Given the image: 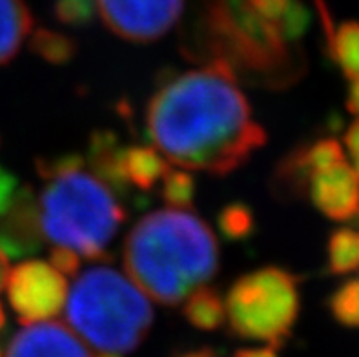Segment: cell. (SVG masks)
Here are the masks:
<instances>
[{"label":"cell","instance_id":"3957f363","mask_svg":"<svg viewBox=\"0 0 359 357\" xmlns=\"http://www.w3.org/2000/svg\"><path fill=\"white\" fill-rule=\"evenodd\" d=\"M188 53L219 64L239 82L281 90L303 73L296 44L248 0H206Z\"/></svg>","mask_w":359,"mask_h":357},{"label":"cell","instance_id":"ac0fdd59","mask_svg":"<svg viewBox=\"0 0 359 357\" xmlns=\"http://www.w3.org/2000/svg\"><path fill=\"white\" fill-rule=\"evenodd\" d=\"M77 41L66 33L53 32L48 27L36 29L29 36V50L41 57L46 62L55 64V66H62L68 64L69 60L77 53Z\"/></svg>","mask_w":359,"mask_h":357},{"label":"cell","instance_id":"7a4b0ae2","mask_svg":"<svg viewBox=\"0 0 359 357\" xmlns=\"http://www.w3.org/2000/svg\"><path fill=\"white\" fill-rule=\"evenodd\" d=\"M123 261L148 297L175 307L217 274V237L191 210H155L130 230Z\"/></svg>","mask_w":359,"mask_h":357},{"label":"cell","instance_id":"484cf974","mask_svg":"<svg viewBox=\"0 0 359 357\" xmlns=\"http://www.w3.org/2000/svg\"><path fill=\"white\" fill-rule=\"evenodd\" d=\"M345 144L346 149H348L352 163H354L355 173L359 175V119L355 122H352V126L346 130Z\"/></svg>","mask_w":359,"mask_h":357},{"label":"cell","instance_id":"44dd1931","mask_svg":"<svg viewBox=\"0 0 359 357\" xmlns=\"http://www.w3.org/2000/svg\"><path fill=\"white\" fill-rule=\"evenodd\" d=\"M217 228L228 241H243L254 234L255 215L243 203L226 204L217 215Z\"/></svg>","mask_w":359,"mask_h":357},{"label":"cell","instance_id":"f546056e","mask_svg":"<svg viewBox=\"0 0 359 357\" xmlns=\"http://www.w3.org/2000/svg\"><path fill=\"white\" fill-rule=\"evenodd\" d=\"M9 271V257L0 250V290L6 286V277Z\"/></svg>","mask_w":359,"mask_h":357},{"label":"cell","instance_id":"5bb4252c","mask_svg":"<svg viewBox=\"0 0 359 357\" xmlns=\"http://www.w3.org/2000/svg\"><path fill=\"white\" fill-rule=\"evenodd\" d=\"M316 2H318L325 29H327L330 59L339 66V69L348 81H354L359 77V22L348 20V22L339 24L337 27H332L323 0H316Z\"/></svg>","mask_w":359,"mask_h":357},{"label":"cell","instance_id":"4316f807","mask_svg":"<svg viewBox=\"0 0 359 357\" xmlns=\"http://www.w3.org/2000/svg\"><path fill=\"white\" fill-rule=\"evenodd\" d=\"M233 357H279L278 349L269 344L264 349H245V350H237Z\"/></svg>","mask_w":359,"mask_h":357},{"label":"cell","instance_id":"d6986e66","mask_svg":"<svg viewBox=\"0 0 359 357\" xmlns=\"http://www.w3.org/2000/svg\"><path fill=\"white\" fill-rule=\"evenodd\" d=\"M328 267L332 274L345 276L359 268V234L348 228L332 231L327 244Z\"/></svg>","mask_w":359,"mask_h":357},{"label":"cell","instance_id":"7c38bea8","mask_svg":"<svg viewBox=\"0 0 359 357\" xmlns=\"http://www.w3.org/2000/svg\"><path fill=\"white\" fill-rule=\"evenodd\" d=\"M42 241L39 199L32 186H22L13 208L0 217V250L8 257H24L41 248Z\"/></svg>","mask_w":359,"mask_h":357},{"label":"cell","instance_id":"8fae6325","mask_svg":"<svg viewBox=\"0 0 359 357\" xmlns=\"http://www.w3.org/2000/svg\"><path fill=\"white\" fill-rule=\"evenodd\" d=\"M6 357H93L77 334L62 323H32L18 330Z\"/></svg>","mask_w":359,"mask_h":357},{"label":"cell","instance_id":"52a82bcc","mask_svg":"<svg viewBox=\"0 0 359 357\" xmlns=\"http://www.w3.org/2000/svg\"><path fill=\"white\" fill-rule=\"evenodd\" d=\"M8 301L20 323L50 321L66 307L68 281L50 262L27 259L9 268L6 277Z\"/></svg>","mask_w":359,"mask_h":357},{"label":"cell","instance_id":"4dcf8cb0","mask_svg":"<svg viewBox=\"0 0 359 357\" xmlns=\"http://www.w3.org/2000/svg\"><path fill=\"white\" fill-rule=\"evenodd\" d=\"M99 357H121V353H104V352H100Z\"/></svg>","mask_w":359,"mask_h":357},{"label":"cell","instance_id":"cb8c5ba5","mask_svg":"<svg viewBox=\"0 0 359 357\" xmlns=\"http://www.w3.org/2000/svg\"><path fill=\"white\" fill-rule=\"evenodd\" d=\"M20 191L22 186L18 182V177L9 172L8 168L0 166V217H4L13 208Z\"/></svg>","mask_w":359,"mask_h":357},{"label":"cell","instance_id":"6da1fadb","mask_svg":"<svg viewBox=\"0 0 359 357\" xmlns=\"http://www.w3.org/2000/svg\"><path fill=\"white\" fill-rule=\"evenodd\" d=\"M146 126L170 163L184 170L228 175L266 144L239 81L219 64L168 79L151 95Z\"/></svg>","mask_w":359,"mask_h":357},{"label":"cell","instance_id":"ffe728a7","mask_svg":"<svg viewBox=\"0 0 359 357\" xmlns=\"http://www.w3.org/2000/svg\"><path fill=\"white\" fill-rule=\"evenodd\" d=\"M161 197L168 208L191 210L196 199V181L184 168H172L163 177Z\"/></svg>","mask_w":359,"mask_h":357},{"label":"cell","instance_id":"277c9868","mask_svg":"<svg viewBox=\"0 0 359 357\" xmlns=\"http://www.w3.org/2000/svg\"><path fill=\"white\" fill-rule=\"evenodd\" d=\"M64 308L72 330L104 353L132 352L154 325L150 297L130 277L104 264L82 271Z\"/></svg>","mask_w":359,"mask_h":357},{"label":"cell","instance_id":"30bf717a","mask_svg":"<svg viewBox=\"0 0 359 357\" xmlns=\"http://www.w3.org/2000/svg\"><path fill=\"white\" fill-rule=\"evenodd\" d=\"M306 197L334 221H348L359 212V175L346 159L310 175Z\"/></svg>","mask_w":359,"mask_h":357},{"label":"cell","instance_id":"2e32d148","mask_svg":"<svg viewBox=\"0 0 359 357\" xmlns=\"http://www.w3.org/2000/svg\"><path fill=\"white\" fill-rule=\"evenodd\" d=\"M33 32V15L26 0H0V66L15 59Z\"/></svg>","mask_w":359,"mask_h":357},{"label":"cell","instance_id":"5b68a950","mask_svg":"<svg viewBox=\"0 0 359 357\" xmlns=\"http://www.w3.org/2000/svg\"><path fill=\"white\" fill-rule=\"evenodd\" d=\"M82 168L46 177L44 190L36 197L39 221L44 241L99 261L106 257L126 212L117 195Z\"/></svg>","mask_w":359,"mask_h":357},{"label":"cell","instance_id":"83f0119b","mask_svg":"<svg viewBox=\"0 0 359 357\" xmlns=\"http://www.w3.org/2000/svg\"><path fill=\"white\" fill-rule=\"evenodd\" d=\"M351 82V90H348V97H346V108L351 114L359 117V77Z\"/></svg>","mask_w":359,"mask_h":357},{"label":"cell","instance_id":"7402d4cb","mask_svg":"<svg viewBox=\"0 0 359 357\" xmlns=\"http://www.w3.org/2000/svg\"><path fill=\"white\" fill-rule=\"evenodd\" d=\"M328 308L339 325L359 328V279L343 283L328 299Z\"/></svg>","mask_w":359,"mask_h":357},{"label":"cell","instance_id":"603a6c76","mask_svg":"<svg viewBox=\"0 0 359 357\" xmlns=\"http://www.w3.org/2000/svg\"><path fill=\"white\" fill-rule=\"evenodd\" d=\"M53 11L57 20L66 26H88L97 17V0H55Z\"/></svg>","mask_w":359,"mask_h":357},{"label":"cell","instance_id":"9c48e42d","mask_svg":"<svg viewBox=\"0 0 359 357\" xmlns=\"http://www.w3.org/2000/svg\"><path fill=\"white\" fill-rule=\"evenodd\" d=\"M345 151L336 139H319L305 142L288 151L273 170L272 194L281 199H301L306 195L310 175L318 170L343 161Z\"/></svg>","mask_w":359,"mask_h":357},{"label":"cell","instance_id":"4fadbf2b","mask_svg":"<svg viewBox=\"0 0 359 357\" xmlns=\"http://www.w3.org/2000/svg\"><path fill=\"white\" fill-rule=\"evenodd\" d=\"M123 149L124 146L118 144L117 137L109 131H97L88 149L93 175L99 177L115 195H126L132 188L123 172Z\"/></svg>","mask_w":359,"mask_h":357},{"label":"cell","instance_id":"8992f818","mask_svg":"<svg viewBox=\"0 0 359 357\" xmlns=\"http://www.w3.org/2000/svg\"><path fill=\"white\" fill-rule=\"evenodd\" d=\"M224 307L228 328L236 337L264 341L279 349L299 316L297 279L283 268H259L230 286Z\"/></svg>","mask_w":359,"mask_h":357},{"label":"cell","instance_id":"d4e9b609","mask_svg":"<svg viewBox=\"0 0 359 357\" xmlns=\"http://www.w3.org/2000/svg\"><path fill=\"white\" fill-rule=\"evenodd\" d=\"M50 264L62 276H75L81 268V255L68 246H53L50 252Z\"/></svg>","mask_w":359,"mask_h":357},{"label":"cell","instance_id":"ba28073f","mask_svg":"<svg viewBox=\"0 0 359 357\" xmlns=\"http://www.w3.org/2000/svg\"><path fill=\"white\" fill-rule=\"evenodd\" d=\"M184 0H97V13L124 41L154 42L179 22Z\"/></svg>","mask_w":359,"mask_h":357},{"label":"cell","instance_id":"e0dca14e","mask_svg":"<svg viewBox=\"0 0 359 357\" xmlns=\"http://www.w3.org/2000/svg\"><path fill=\"white\" fill-rule=\"evenodd\" d=\"M182 314L191 326L199 330H215L226 321L224 299L212 286H199L187 297Z\"/></svg>","mask_w":359,"mask_h":357},{"label":"cell","instance_id":"9a60e30c","mask_svg":"<svg viewBox=\"0 0 359 357\" xmlns=\"http://www.w3.org/2000/svg\"><path fill=\"white\" fill-rule=\"evenodd\" d=\"M170 170V161L157 148L150 146H124L123 172L130 186L137 190L151 191L155 184L163 181Z\"/></svg>","mask_w":359,"mask_h":357},{"label":"cell","instance_id":"f1b7e54d","mask_svg":"<svg viewBox=\"0 0 359 357\" xmlns=\"http://www.w3.org/2000/svg\"><path fill=\"white\" fill-rule=\"evenodd\" d=\"M173 357H219L215 353L214 349H208V346H203V349H190L182 350V352L173 353Z\"/></svg>","mask_w":359,"mask_h":357}]
</instances>
